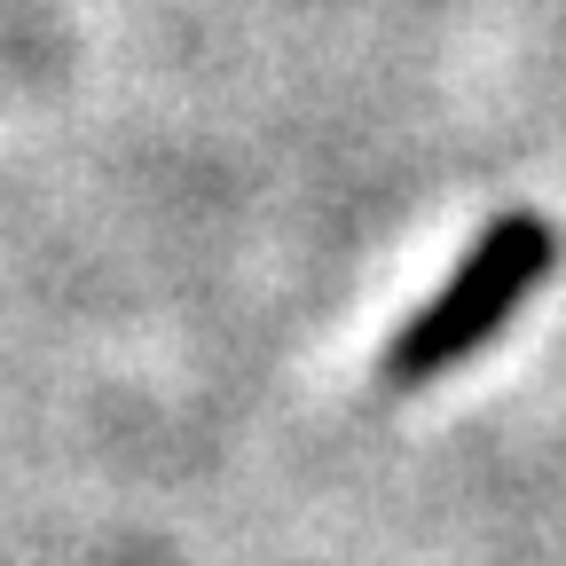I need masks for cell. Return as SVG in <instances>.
Listing matches in <instances>:
<instances>
[{
    "instance_id": "1",
    "label": "cell",
    "mask_w": 566,
    "mask_h": 566,
    "mask_svg": "<svg viewBox=\"0 0 566 566\" xmlns=\"http://www.w3.org/2000/svg\"><path fill=\"white\" fill-rule=\"evenodd\" d=\"M543 275H551V229L527 221V212L495 221V229L464 252V268L449 275V292L424 300V307L394 331V346H386V386L409 394V386H433L441 370H457L464 354H480L495 331L520 315V300L535 292Z\"/></svg>"
}]
</instances>
